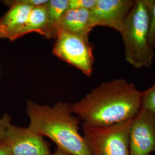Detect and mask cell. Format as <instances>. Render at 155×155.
<instances>
[{"label":"cell","instance_id":"cell-17","mask_svg":"<svg viewBox=\"0 0 155 155\" xmlns=\"http://www.w3.org/2000/svg\"><path fill=\"white\" fill-rule=\"evenodd\" d=\"M49 155H71L68 153H67L66 152L63 151V150H61L58 148L56 147L55 152L53 153H51Z\"/></svg>","mask_w":155,"mask_h":155},{"label":"cell","instance_id":"cell-16","mask_svg":"<svg viewBox=\"0 0 155 155\" xmlns=\"http://www.w3.org/2000/svg\"><path fill=\"white\" fill-rule=\"evenodd\" d=\"M0 155H12L10 150L6 147L0 144Z\"/></svg>","mask_w":155,"mask_h":155},{"label":"cell","instance_id":"cell-12","mask_svg":"<svg viewBox=\"0 0 155 155\" xmlns=\"http://www.w3.org/2000/svg\"><path fill=\"white\" fill-rule=\"evenodd\" d=\"M48 16L45 4L33 7L22 31V36L28 33H39L45 36L48 28Z\"/></svg>","mask_w":155,"mask_h":155},{"label":"cell","instance_id":"cell-4","mask_svg":"<svg viewBox=\"0 0 155 155\" xmlns=\"http://www.w3.org/2000/svg\"><path fill=\"white\" fill-rule=\"evenodd\" d=\"M133 118L104 127L83 124V137L91 155H129V132Z\"/></svg>","mask_w":155,"mask_h":155},{"label":"cell","instance_id":"cell-6","mask_svg":"<svg viewBox=\"0 0 155 155\" xmlns=\"http://www.w3.org/2000/svg\"><path fill=\"white\" fill-rule=\"evenodd\" d=\"M56 39L54 55L90 77L93 71L94 57L89 38L59 31Z\"/></svg>","mask_w":155,"mask_h":155},{"label":"cell","instance_id":"cell-13","mask_svg":"<svg viewBox=\"0 0 155 155\" xmlns=\"http://www.w3.org/2000/svg\"><path fill=\"white\" fill-rule=\"evenodd\" d=\"M141 107L155 114V82L149 89L142 91Z\"/></svg>","mask_w":155,"mask_h":155},{"label":"cell","instance_id":"cell-1","mask_svg":"<svg viewBox=\"0 0 155 155\" xmlns=\"http://www.w3.org/2000/svg\"><path fill=\"white\" fill-rule=\"evenodd\" d=\"M141 99L142 91L134 83L118 78L98 85L71 107L83 124L104 127L134 118Z\"/></svg>","mask_w":155,"mask_h":155},{"label":"cell","instance_id":"cell-10","mask_svg":"<svg viewBox=\"0 0 155 155\" xmlns=\"http://www.w3.org/2000/svg\"><path fill=\"white\" fill-rule=\"evenodd\" d=\"M94 28L91 10L68 9L59 22L57 32L63 31L89 38V35Z\"/></svg>","mask_w":155,"mask_h":155},{"label":"cell","instance_id":"cell-5","mask_svg":"<svg viewBox=\"0 0 155 155\" xmlns=\"http://www.w3.org/2000/svg\"><path fill=\"white\" fill-rule=\"evenodd\" d=\"M0 144L12 155H49L50 145L43 137L28 127H19L12 122L5 113L0 117Z\"/></svg>","mask_w":155,"mask_h":155},{"label":"cell","instance_id":"cell-9","mask_svg":"<svg viewBox=\"0 0 155 155\" xmlns=\"http://www.w3.org/2000/svg\"><path fill=\"white\" fill-rule=\"evenodd\" d=\"M134 0H96L91 10L94 27H107L121 33Z\"/></svg>","mask_w":155,"mask_h":155},{"label":"cell","instance_id":"cell-3","mask_svg":"<svg viewBox=\"0 0 155 155\" xmlns=\"http://www.w3.org/2000/svg\"><path fill=\"white\" fill-rule=\"evenodd\" d=\"M153 0H135L120 34L125 60L134 68H150L155 55L150 45V9Z\"/></svg>","mask_w":155,"mask_h":155},{"label":"cell","instance_id":"cell-8","mask_svg":"<svg viewBox=\"0 0 155 155\" xmlns=\"http://www.w3.org/2000/svg\"><path fill=\"white\" fill-rule=\"evenodd\" d=\"M48 0H9L3 3L9 9L0 18V39L13 41L22 36V31L35 6L45 5Z\"/></svg>","mask_w":155,"mask_h":155},{"label":"cell","instance_id":"cell-2","mask_svg":"<svg viewBox=\"0 0 155 155\" xmlns=\"http://www.w3.org/2000/svg\"><path fill=\"white\" fill-rule=\"evenodd\" d=\"M28 127L55 143L57 148L71 155H91L79 132V119L72 112L71 104L59 102L54 106L27 101Z\"/></svg>","mask_w":155,"mask_h":155},{"label":"cell","instance_id":"cell-15","mask_svg":"<svg viewBox=\"0 0 155 155\" xmlns=\"http://www.w3.org/2000/svg\"><path fill=\"white\" fill-rule=\"evenodd\" d=\"M149 40L150 45L154 48L155 47V0L152 1L150 9Z\"/></svg>","mask_w":155,"mask_h":155},{"label":"cell","instance_id":"cell-7","mask_svg":"<svg viewBox=\"0 0 155 155\" xmlns=\"http://www.w3.org/2000/svg\"><path fill=\"white\" fill-rule=\"evenodd\" d=\"M129 155L155 152V114L141 107L134 117L129 132Z\"/></svg>","mask_w":155,"mask_h":155},{"label":"cell","instance_id":"cell-14","mask_svg":"<svg viewBox=\"0 0 155 155\" xmlns=\"http://www.w3.org/2000/svg\"><path fill=\"white\" fill-rule=\"evenodd\" d=\"M96 0H68V9H85L91 10Z\"/></svg>","mask_w":155,"mask_h":155},{"label":"cell","instance_id":"cell-11","mask_svg":"<svg viewBox=\"0 0 155 155\" xmlns=\"http://www.w3.org/2000/svg\"><path fill=\"white\" fill-rule=\"evenodd\" d=\"M45 8L48 23L45 38H56L59 22L68 9V0H48Z\"/></svg>","mask_w":155,"mask_h":155}]
</instances>
